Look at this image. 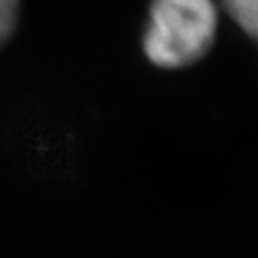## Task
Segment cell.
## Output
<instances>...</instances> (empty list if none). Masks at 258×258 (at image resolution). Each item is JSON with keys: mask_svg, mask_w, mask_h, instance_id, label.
Listing matches in <instances>:
<instances>
[{"mask_svg": "<svg viewBox=\"0 0 258 258\" xmlns=\"http://www.w3.org/2000/svg\"><path fill=\"white\" fill-rule=\"evenodd\" d=\"M218 25L212 0H151L144 52L163 69H180L203 57Z\"/></svg>", "mask_w": 258, "mask_h": 258, "instance_id": "cell-1", "label": "cell"}, {"mask_svg": "<svg viewBox=\"0 0 258 258\" xmlns=\"http://www.w3.org/2000/svg\"><path fill=\"white\" fill-rule=\"evenodd\" d=\"M233 21L258 42V0H224Z\"/></svg>", "mask_w": 258, "mask_h": 258, "instance_id": "cell-2", "label": "cell"}, {"mask_svg": "<svg viewBox=\"0 0 258 258\" xmlns=\"http://www.w3.org/2000/svg\"><path fill=\"white\" fill-rule=\"evenodd\" d=\"M19 0H0V48L6 44L18 23Z\"/></svg>", "mask_w": 258, "mask_h": 258, "instance_id": "cell-3", "label": "cell"}]
</instances>
